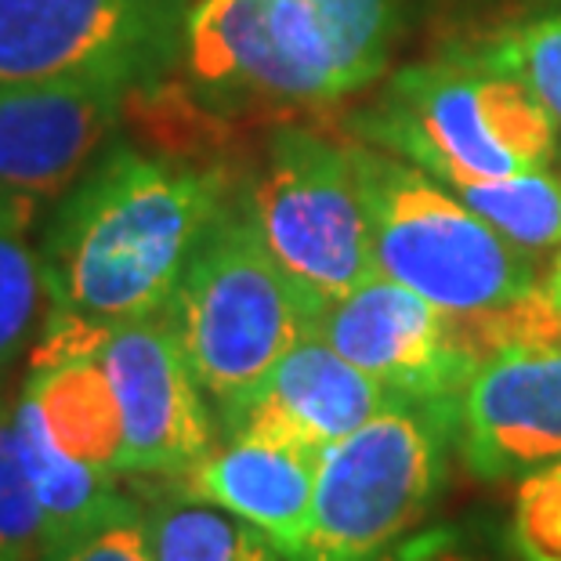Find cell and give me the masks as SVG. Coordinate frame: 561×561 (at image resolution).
I'll return each mask as SVG.
<instances>
[{"label": "cell", "mask_w": 561, "mask_h": 561, "mask_svg": "<svg viewBox=\"0 0 561 561\" xmlns=\"http://www.w3.org/2000/svg\"><path fill=\"white\" fill-rule=\"evenodd\" d=\"M380 561H500V558L474 529L438 525V529L405 536Z\"/></svg>", "instance_id": "obj_25"}, {"label": "cell", "mask_w": 561, "mask_h": 561, "mask_svg": "<svg viewBox=\"0 0 561 561\" xmlns=\"http://www.w3.org/2000/svg\"><path fill=\"white\" fill-rule=\"evenodd\" d=\"M51 525L22 457L15 405H0V561H41Z\"/></svg>", "instance_id": "obj_21"}, {"label": "cell", "mask_w": 561, "mask_h": 561, "mask_svg": "<svg viewBox=\"0 0 561 561\" xmlns=\"http://www.w3.org/2000/svg\"><path fill=\"white\" fill-rule=\"evenodd\" d=\"M15 424H19V442H22L30 479L37 485V496L47 511L51 540L80 529L83 522L99 518L102 511H110L124 496L116 493V474L91 468V463H80L55 446L37 405L26 396H19L15 402Z\"/></svg>", "instance_id": "obj_17"}, {"label": "cell", "mask_w": 561, "mask_h": 561, "mask_svg": "<svg viewBox=\"0 0 561 561\" xmlns=\"http://www.w3.org/2000/svg\"><path fill=\"white\" fill-rule=\"evenodd\" d=\"M146 536L152 561H286L265 533L188 485L146 507Z\"/></svg>", "instance_id": "obj_16"}, {"label": "cell", "mask_w": 561, "mask_h": 561, "mask_svg": "<svg viewBox=\"0 0 561 561\" xmlns=\"http://www.w3.org/2000/svg\"><path fill=\"white\" fill-rule=\"evenodd\" d=\"M507 543L522 561H561V463L522 479Z\"/></svg>", "instance_id": "obj_24"}, {"label": "cell", "mask_w": 561, "mask_h": 561, "mask_svg": "<svg viewBox=\"0 0 561 561\" xmlns=\"http://www.w3.org/2000/svg\"><path fill=\"white\" fill-rule=\"evenodd\" d=\"M399 399L312 333L283 355L265 385L225 416L221 427L225 438H272L322 453Z\"/></svg>", "instance_id": "obj_12"}, {"label": "cell", "mask_w": 561, "mask_h": 561, "mask_svg": "<svg viewBox=\"0 0 561 561\" xmlns=\"http://www.w3.org/2000/svg\"><path fill=\"white\" fill-rule=\"evenodd\" d=\"M55 446L80 463L124 474V421L99 355L33 366L22 388Z\"/></svg>", "instance_id": "obj_15"}, {"label": "cell", "mask_w": 561, "mask_h": 561, "mask_svg": "<svg viewBox=\"0 0 561 561\" xmlns=\"http://www.w3.org/2000/svg\"><path fill=\"white\" fill-rule=\"evenodd\" d=\"M330 47L333 73L348 94L385 73L402 33V0H301Z\"/></svg>", "instance_id": "obj_18"}, {"label": "cell", "mask_w": 561, "mask_h": 561, "mask_svg": "<svg viewBox=\"0 0 561 561\" xmlns=\"http://www.w3.org/2000/svg\"><path fill=\"white\" fill-rule=\"evenodd\" d=\"M127 88L58 83L0 94V193L37 214L62 199L127 113Z\"/></svg>", "instance_id": "obj_10"}, {"label": "cell", "mask_w": 561, "mask_h": 561, "mask_svg": "<svg viewBox=\"0 0 561 561\" xmlns=\"http://www.w3.org/2000/svg\"><path fill=\"white\" fill-rule=\"evenodd\" d=\"M41 561H152L146 536V507L121 496L99 518L58 536Z\"/></svg>", "instance_id": "obj_23"}, {"label": "cell", "mask_w": 561, "mask_h": 561, "mask_svg": "<svg viewBox=\"0 0 561 561\" xmlns=\"http://www.w3.org/2000/svg\"><path fill=\"white\" fill-rule=\"evenodd\" d=\"M460 402L399 399L319 453L316 504L297 561H380L416 533L446 485Z\"/></svg>", "instance_id": "obj_5"}, {"label": "cell", "mask_w": 561, "mask_h": 561, "mask_svg": "<svg viewBox=\"0 0 561 561\" xmlns=\"http://www.w3.org/2000/svg\"><path fill=\"white\" fill-rule=\"evenodd\" d=\"M188 369L221 421L316 333V308L261 240L243 196H229L167 305Z\"/></svg>", "instance_id": "obj_2"}, {"label": "cell", "mask_w": 561, "mask_h": 561, "mask_svg": "<svg viewBox=\"0 0 561 561\" xmlns=\"http://www.w3.org/2000/svg\"><path fill=\"white\" fill-rule=\"evenodd\" d=\"M247 207L279 268L316 308L377 276L374 232L352 146L308 127L272 130Z\"/></svg>", "instance_id": "obj_6"}, {"label": "cell", "mask_w": 561, "mask_h": 561, "mask_svg": "<svg viewBox=\"0 0 561 561\" xmlns=\"http://www.w3.org/2000/svg\"><path fill=\"white\" fill-rule=\"evenodd\" d=\"M33 221L37 214L0 193V377L33 341L47 297L41 250L26 236Z\"/></svg>", "instance_id": "obj_20"}, {"label": "cell", "mask_w": 561, "mask_h": 561, "mask_svg": "<svg viewBox=\"0 0 561 561\" xmlns=\"http://www.w3.org/2000/svg\"><path fill=\"white\" fill-rule=\"evenodd\" d=\"M99 363L124 421V474L188 471L214 453L207 396L196 385L167 312L105 333Z\"/></svg>", "instance_id": "obj_8"}, {"label": "cell", "mask_w": 561, "mask_h": 561, "mask_svg": "<svg viewBox=\"0 0 561 561\" xmlns=\"http://www.w3.org/2000/svg\"><path fill=\"white\" fill-rule=\"evenodd\" d=\"M453 193L525 254L543 257L561 250V182L547 171L463 182L453 185Z\"/></svg>", "instance_id": "obj_19"}, {"label": "cell", "mask_w": 561, "mask_h": 561, "mask_svg": "<svg viewBox=\"0 0 561 561\" xmlns=\"http://www.w3.org/2000/svg\"><path fill=\"white\" fill-rule=\"evenodd\" d=\"M182 66L193 94L218 116L330 102L319 80L283 44L268 0L193 4L185 22Z\"/></svg>", "instance_id": "obj_11"}, {"label": "cell", "mask_w": 561, "mask_h": 561, "mask_svg": "<svg viewBox=\"0 0 561 561\" xmlns=\"http://www.w3.org/2000/svg\"><path fill=\"white\" fill-rule=\"evenodd\" d=\"M482 58L515 73L543 102V110L561 121V11L525 22L522 30L496 41Z\"/></svg>", "instance_id": "obj_22"}, {"label": "cell", "mask_w": 561, "mask_h": 561, "mask_svg": "<svg viewBox=\"0 0 561 561\" xmlns=\"http://www.w3.org/2000/svg\"><path fill=\"white\" fill-rule=\"evenodd\" d=\"M460 446L489 482L529 479L561 463V352H507L460 399Z\"/></svg>", "instance_id": "obj_13"}, {"label": "cell", "mask_w": 561, "mask_h": 561, "mask_svg": "<svg viewBox=\"0 0 561 561\" xmlns=\"http://www.w3.org/2000/svg\"><path fill=\"white\" fill-rule=\"evenodd\" d=\"M355 130L446 188L547 171L554 157V116L482 55L402 69Z\"/></svg>", "instance_id": "obj_3"}, {"label": "cell", "mask_w": 561, "mask_h": 561, "mask_svg": "<svg viewBox=\"0 0 561 561\" xmlns=\"http://www.w3.org/2000/svg\"><path fill=\"white\" fill-rule=\"evenodd\" d=\"M188 0H0V94L146 88L182 62Z\"/></svg>", "instance_id": "obj_7"}, {"label": "cell", "mask_w": 561, "mask_h": 561, "mask_svg": "<svg viewBox=\"0 0 561 561\" xmlns=\"http://www.w3.org/2000/svg\"><path fill=\"white\" fill-rule=\"evenodd\" d=\"M377 272L449 316L511 305L543 286L536 257L413 163L352 141Z\"/></svg>", "instance_id": "obj_4"}, {"label": "cell", "mask_w": 561, "mask_h": 561, "mask_svg": "<svg viewBox=\"0 0 561 561\" xmlns=\"http://www.w3.org/2000/svg\"><path fill=\"white\" fill-rule=\"evenodd\" d=\"M229 196L225 171L113 149L47 225V316L113 330L167 312L188 257Z\"/></svg>", "instance_id": "obj_1"}, {"label": "cell", "mask_w": 561, "mask_h": 561, "mask_svg": "<svg viewBox=\"0 0 561 561\" xmlns=\"http://www.w3.org/2000/svg\"><path fill=\"white\" fill-rule=\"evenodd\" d=\"M316 474L319 453L312 449L272 438H229L185 474V485L247 518L286 561H297L312 525Z\"/></svg>", "instance_id": "obj_14"}, {"label": "cell", "mask_w": 561, "mask_h": 561, "mask_svg": "<svg viewBox=\"0 0 561 561\" xmlns=\"http://www.w3.org/2000/svg\"><path fill=\"white\" fill-rule=\"evenodd\" d=\"M316 333L402 399L460 402L479 374L453 316L380 272L322 308Z\"/></svg>", "instance_id": "obj_9"}]
</instances>
